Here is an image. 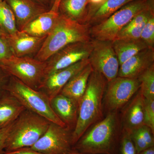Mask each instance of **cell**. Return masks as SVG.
<instances>
[{"label":"cell","mask_w":154,"mask_h":154,"mask_svg":"<svg viewBox=\"0 0 154 154\" xmlns=\"http://www.w3.org/2000/svg\"><path fill=\"white\" fill-rule=\"evenodd\" d=\"M144 124L154 133V99L145 98Z\"/></svg>","instance_id":"29"},{"label":"cell","mask_w":154,"mask_h":154,"mask_svg":"<svg viewBox=\"0 0 154 154\" xmlns=\"http://www.w3.org/2000/svg\"><path fill=\"white\" fill-rule=\"evenodd\" d=\"M133 0H107L97 11L88 22L91 26L105 21L116 12Z\"/></svg>","instance_id":"23"},{"label":"cell","mask_w":154,"mask_h":154,"mask_svg":"<svg viewBox=\"0 0 154 154\" xmlns=\"http://www.w3.org/2000/svg\"><path fill=\"white\" fill-rule=\"evenodd\" d=\"M0 27L8 36L14 35L19 30L14 12L5 0L0 2Z\"/></svg>","instance_id":"24"},{"label":"cell","mask_w":154,"mask_h":154,"mask_svg":"<svg viewBox=\"0 0 154 154\" xmlns=\"http://www.w3.org/2000/svg\"><path fill=\"white\" fill-rule=\"evenodd\" d=\"M13 123L5 128L0 129V154H2L5 152L6 140L12 128Z\"/></svg>","instance_id":"33"},{"label":"cell","mask_w":154,"mask_h":154,"mask_svg":"<svg viewBox=\"0 0 154 154\" xmlns=\"http://www.w3.org/2000/svg\"><path fill=\"white\" fill-rule=\"evenodd\" d=\"M154 0H133L116 12L108 19L91 26L92 39L113 42L117 34L140 12Z\"/></svg>","instance_id":"6"},{"label":"cell","mask_w":154,"mask_h":154,"mask_svg":"<svg viewBox=\"0 0 154 154\" xmlns=\"http://www.w3.org/2000/svg\"><path fill=\"white\" fill-rule=\"evenodd\" d=\"M5 72L4 70L0 67V94L2 92H4V88L7 84H5V76L3 73Z\"/></svg>","instance_id":"36"},{"label":"cell","mask_w":154,"mask_h":154,"mask_svg":"<svg viewBox=\"0 0 154 154\" xmlns=\"http://www.w3.org/2000/svg\"><path fill=\"white\" fill-rule=\"evenodd\" d=\"M66 154H90L88 153H85L81 152L78 151L76 150L72 149L69 152Z\"/></svg>","instance_id":"39"},{"label":"cell","mask_w":154,"mask_h":154,"mask_svg":"<svg viewBox=\"0 0 154 154\" xmlns=\"http://www.w3.org/2000/svg\"><path fill=\"white\" fill-rule=\"evenodd\" d=\"M5 91L0 94V129L13 123L26 109L17 99L8 93H4Z\"/></svg>","instance_id":"20"},{"label":"cell","mask_w":154,"mask_h":154,"mask_svg":"<svg viewBox=\"0 0 154 154\" xmlns=\"http://www.w3.org/2000/svg\"><path fill=\"white\" fill-rule=\"evenodd\" d=\"M67 127L50 122L44 134L30 148L45 154H66L72 149V133Z\"/></svg>","instance_id":"10"},{"label":"cell","mask_w":154,"mask_h":154,"mask_svg":"<svg viewBox=\"0 0 154 154\" xmlns=\"http://www.w3.org/2000/svg\"><path fill=\"white\" fill-rule=\"evenodd\" d=\"M145 98L139 90L128 103L123 107L120 116L122 130L130 132L144 125V109Z\"/></svg>","instance_id":"13"},{"label":"cell","mask_w":154,"mask_h":154,"mask_svg":"<svg viewBox=\"0 0 154 154\" xmlns=\"http://www.w3.org/2000/svg\"><path fill=\"white\" fill-rule=\"evenodd\" d=\"M107 83L103 75L93 70L79 103L76 124L72 133V146L91 127L102 119L103 98Z\"/></svg>","instance_id":"2"},{"label":"cell","mask_w":154,"mask_h":154,"mask_svg":"<svg viewBox=\"0 0 154 154\" xmlns=\"http://www.w3.org/2000/svg\"><path fill=\"white\" fill-rule=\"evenodd\" d=\"M119 154H137L130 134L122 130Z\"/></svg>","instance_id":"28"},{"label":"cell","mask_w":154,"mask_h":154,"mask_svg":"<svg viewBox=\"0 0 154 154\" xmlns=\"http://www.w3.org/2000/svg\"><path fill=\"white\" fill-rule=\"evenodd\" d=\"M90 63L89 59L83 60L77 63L54 72L45 76L39 88L44 89L49 99L60 93L66 83L75 75Z\"/></svg>","instance_id":"12"},{"label":"cell","mask_w":154,"mask_h":154,"mask_svg":"<svg viewBox=\"0 0 154 154\" xmlns=\"http://www.w3.org/2000/svg\"><path fill=\"white\" fill-rule=\"evenodd\" d=\"M92 48L91 40L72 43L62 48L46 61L45 77L56 71L89 58Z\"/></svg>","instance_id":"11"},{"label":"cell","mask_w":154,"mask_h":154,"mask_svg":"<svg viewBox=\"0 0 154 154\" xmlns=\"http://www.w3.org/2000/svg\"><path fill=\"white\" fill-rule=\"evenodd\" d=\"M140 39L149 48H154V14L147 20L142 30Z\"/></svg>","instance_id":"26"},{"label":"cell","mask_w":154,"mask_h":154,"mask_svg":"<svg viewBox=\"0 0 154 154\" xmlns=\"http://www.w3.org/2000/svg\"><path fill=\"white\" fill-rule=\"evenodd\" d=\"M50 122L25 109L13 123L6 140L5 152L32 146L44 134Z\"/></svg>","instance_id":"4"},{"label":"cell","mask_w":154,"mask_h":154,"mask_svg":"<svg viewBox=\"0 0 154 154\" xmlns=\"http://www.w3.org/2000/svg\"><path fill=\"white\" fill-rule=\"evenodd\" d=\"M88 130L72 149L90 154H119L122 126L119 112L107 113Z\"/></svg>","instance_id":"1"},{"label":"cell","mask_w":154,"mask_h":154,"mask_svg":"<svg viewBox=\"0 0 154 154\" xmlns=\"http://www.w3.org/2000/svg\"><path fill=\"white\" fill-rule=\"evenodd\" d=\"M59 12L49 10L38 15L25 25L22 31L36 37H46L59 17Z\"/></svg>","instance_id":"18"},{"label":"cell","mask_w":154,"mask_h":154,"mask_svg":"<svg viewBox=\"0 0 154 154\" xmlns=\"http://www.w3.org/2000/svg\"><path fill=\"white\" fill-rule=\"evenodd\" d=\"M146 22L135 27H124L117 34L116 39H140Z\"/></svg>","instance_id":"27"},{"label":"cell","mask_w":154,"mask_h":154,"mask_svg":"<svg viewBox=\"0 0 154 154\" xmlns=\"http://www.w3.org/2000/svg\"><path fill=\"white\" fill-rule=\"evenodd\" d=\"M107 0H88V21L87 24L98 10Z\"/></svg>","instance_id":"32"},{"label":"cell","mask_w":154,"mask_h":154,"mask_svg":"<svg viewBox=\"0 0 154 154\" xmlns=\"http://www.w3.org/2000/svg\"><path fill=\"white\" fill-rule=\"evenodd\" d=\"M112 45L120 65L138 53L149 48L140 38L116 39L112 42Z\"/></svg>","instance_id":"22"},{"label":"cell","mask_w":154,"mask_h":154,"mask_svg":"<svg viewBox=\"0 0 154 154\" xmlns=\"http://www.w3.org/2000/svg\"><path fill=\"white\" fill-rule=\"evenodd\" d=\"M138 154H154V146L146 149Z\"/></svg>","instance_id":"38"},{"label":"cell","mask_w":154,"mask_h":154,"mask_svg":"<svg viewBox=\"0 0 154 154\" xmlns=\"http://www.w3.org/2000/svg\"><path fill=\"white\" fill-rule=\"evenodd\" d=\"M7 74L33 89L39 88L45 75L46 62H42L29 57H17L14 55L0 64ZM36 90V89H35Z\"/></svg>","instance_id":"7"},{"label":"cell","mask_w":154,"mask_h":154,"mask_svg":"<svg viewBox=\"0 0 154 154\" xmlns=\"http://www.w3.org/2000/svg\"><path fill=\"white\" fill-rule=\"evenodd\" d=\"M93 48L89 57L94 70L100 73L109 82L118 76L119 61L112 42L92 39Z\"/></svg>","instance_id":"9"},{"label":"cell","mask_w":154,"mask_h":154,"mask_svg":"<svg viewBox=\"0 0 154 154\" xmlns=\"http://www.w3.org/2000/svg\"><path fill=\"white\" fill-rule=\"evenodd\" d=\"M140 88L138 79L117 76L107 83L103 107L109 112H119L132 99Z\"/></svg>","instance_id":"8"},{"label":"cell","mask_w":154,"mask_h":154,"mask_svg":"<svg viewBox=\"0 0 154 154\" xmlns=\"http://www.w3.org/2000/svg\"><path fill=\"white\" fill-rule=\"evenodd\" d=\"M60 1L61 0H55L50 10L55 11V12H58L59 5Z\"/></svg>","instance_id":"37"},{"label":"cell","mask_w":154,"mask_h":154,"mask_svg":"<svg viewBox=\"0 0 154 154\" xmlns=\"http://www.w3.org/2000/svg\"><path fill=\"white\" fill-rule=\"evenodd\" d=\"M4 0H0V2H3V1H4Z\"/></svg>","instance_id":"42"},{"label":"cell","mask_w":154,"mask_h":154,"mask_svg":"<svg viewBox=\"0 0 154 154\" xmlns=\"http://www.w3.org/2000/svg\"><path fill=\"white\" fill-rule=\"evenodd\" d=\"M46 37L31 36L22 30L5 38L13 54L17 57L26 56L38 51Z\"/></svg>","instance_id":"15"},{"label":"cell","mask_w":154,"mask_h":154,"mask_svg":"<svg viewBox=\"0 0 154 154\" xmlns=\"http://www.w3.org/2000/svg\"><path fill=\"white\" fill-rule=\"evenodd\" d=\"M11 7L16 17L19 30L47 9L34 2L32 0H5Z\"/></svg>","instance_id":"17"},{"label":"cell","mask_w":154,"mask_h":154,"mask_svg":"<svg viewBox=\"0 0 154 154\" xmlns=\"http://www.w3.org/2000/svg\"><path fill=\"white\" fill-rule=\"evenodd\" d=\"M5 37L0 36V64L14 55Z\"/></svg>","instance_id":"30"},{"label":"cell","mask_w":154,"mask_h":154,"mask_svg":"<svg viewBox=\"0 0 154 154\" xmlns=\"http://www.w3.org/2000/svg\"><path fill=\"white\" fill-rule=\"evenodd\" d=\"M140 90L146 99H154V64L140 76Z\"/></svg>","instance_id":"25"},{"label":"cell","mask_w":154,"mask_h":154,"mask_svg":"<svg viewBox=\"0 0 154 154\" xmlns=\"http://www.w3.org/2000/svg\"><path fill=\"white\" fill-rule=\"evenodd\" d=\"M4 91L17 99L26 110L40 116L50 122L66 127L53 110L49 98L45 93L30 88L15 78L6 85Z\"/></svg>","instance_id":"5"},{"label":"cell","mask_w":154,"mask_h":154,"mask_svg":"<svg viewBox=\"0 0 154 154\" xmlns=\"http://www.w3.org/2000/svg\"><path fill=\"white\" fill-rule=\"evenodd\" d=\"M88 0H61L58 8L60 15L80 24L88 21Z\"/></svg>","instance_id":"21"},{"label":"cell","mask_w":154,"mask_h":154,"mask_svg":"<svg viewBox=\"0 0 154 154\" xmlns=\"http://www.w3.org/2000/svg\"><path fill=\"white\" fill-rule=\"evenodd\" d=\"M91 26L67 19L60 14L52 30L45 37L35 58L46 62L50 57L72 43L86 42L92 40Z\"/></svg>","instance_id":"3"},{"label":"cell","mask_w":154,"mask_h":154,"mask_svg":"<svg viewBox=\"0 0 154 154\" xmlns=\"http://www.w3.org/2000/svg\"><path fill=\"white\" fill-rule=\"evenodd\" d=\"M54 1H55V0H51V3H52V6L53 5L54 3Z\"/></svg>","instance_id":"41"},{"label":"cell","mask_w":154,"mask_h":154,"mask_svg":"<svg viewBox=\"0 0 154 154\" xmlns=\"http://www.w3.org/2000/svg\"><path fill=\"white\" fill-rule=\"evenodd\" d=\"M8 35L5 33V32L2 30V28L0 27V36H2V37H7Z\"/></svg>","instance_id":"40"},{"label":"cell","mask_w":154,"mask_h":154,"mask_svg":"<svg viewBox=\"0 0 154 154\" xmlns=\"http://www.w3.org/2000/svg\"><path fill=\"white\" fill-rule=\"evenodd\" d=\"M93 69L90 63L72 77L63 88L60 94L79 103L85 92L88 79Z\"/></svg>","instance_id":"19"},{"label":"cell","mask_w":154,"mask_h":154,"mask_svg":"<svg viewBox=\"0 0 154 154\" xmlns=\"http://www.w3.org/2000/svg\"><path fill=\"white\" fill-rule=\"evenodd\" d=\"M154 64V48L142 51L120 65L118 76L137 79Z\"/></svg>","instance_id":"14"},{"label":"cell","mask_w":154,"mask_h":154,"mask_svg":"<svg viewBox=\"0 0 154 154\" xmlns=\"http://www.w3.org/2000/svg\"><path fill=\"white\" fill-rule=\"evenodd\" d=\"M149 147L154 146V133L146 125H143L137 128Z\"/></svg>","instance_id":"31"},{"label":"cell","mask_w":154,"mask_h":154,"mask_svg":"<svg viewBox=\"0 0 154 154\" xmlns=\"http://www.w3.org/2000/svg\"><path fill=\"white\" fill-rule=\"evenodd\" d=\"M34 2L43 7L48 11L50 10L52 7L51 0H32Z\"/></svg>","instance_id":"35"},{"label":"cell","mask_w":154,"mask_h":154,"mask_svg":"<svg viewBox=\"0 0 154 154\" xmlns=\"http://www.w3.org/2000/svg\"><path fill=\"white\" fill-rule=\"evenodd\" d=\"M53 110L69 129L76 124L79 104L75 100L59 94L50 99Z\"/></svg>","instance_id":"16"},{"label":"cell","mask_w":154,"mask_h":154,"mask_svg":"<svg viewBox=\"0 0 154 154\" xmlns=\"http://www.w3.org/2000/svg\"><path fill=\"white\" fill-rule=\"evenodd\" d=\"M2 154H45L36 151L30 148L25 147L18 149L10 152H4Z\"/></svg>","instance_id":"34"}]
</instances>
